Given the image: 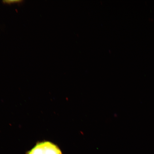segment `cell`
I'll return each instance as SVG.
<instances>
[{
    "instance_id": "cell-1",
    "label": "cell",
    "mask_w": 154,
    "mask_h": 154,
    "mask_svg": "<svg viewBox=\"0 0 154 154\" xmlns=\"http://www.w3.org/2000/svg\"><path fill=\"white\" fill-rule=\"evenodd\" d=\"M27 154H62L56 145L48 141L38 143Z\"/></svg>"
}]
</instances>
